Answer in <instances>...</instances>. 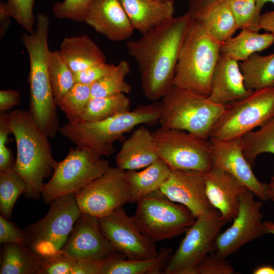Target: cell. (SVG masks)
Masks as SVG:
<instances>
[{
    "instance_id": "12",
    "label": "cell",
    "mask_w": 274,
    "mask_h": 274,
    "mask_svg": "<svg viewBox=\"0 0 274 274\" xmlns=\"http://www.w3.org/2000/svg\"><path fill=\"white\" fill-rule=\"evenodd\" d=\"M226 222L216 209L197 217L170 257L163 273L193 274L202 258L214 251L216 238Z\"/></svg>"
},
{
    "instance_id": "47",
    "label": "cell",
    "mask_w": 274,
    "mask_h": 274,
    "mask_svg": "<svg viewBox=\"0 0 274 274\" xmlns=\"http://www.w3.org/2000/svg\"><path fill=\"white\" fill-rule=\"evenodd\" d=\"M11 18L8 13L6 7L5 2H0V38L3 39L6 35L11 24Z\"/></svg>"
},
{
    "instance_id": "26",
    "label": "cell",
    "mask_w": 274,
    "mask_h": 274,
    "mask_svg": "<svg viewBox=\"0 0 274 274\" xmlns=\"http://www.w3.org/2000/svg\"><path fill=\"white\" fill-rule=\"evenodd\" d=\"M172 254L171 249L163 248L154 257L133 260L117 252L102 262L99 274H159Z\"/></svg>"
},
{
    "instance_id": "33",
    "label": "cell",
    "mask_w": 274,
    "mask_h": 274,
    "mask_svg": "<svg viewBox=\"0 0 274 274\" xmlns=\"http://www.w3.org/2000/svg\"><path fill=\"white\" fill-rule=\"evenodd\" d=\"M260 127L242 138L243 154L252 166L259 154H274V117Z\"/></svg>"
},
{
    "instance_id": "38",
    "label": "cell",
    "mask_w": 274,
    "mask_h": 274,
    "mask_svg": "<svg viewBox=\"0 0 274 274\" xmlns=\"http://www.w3.org/2000/svg\"><path fill=\"white\" fill-rule=\"evenodd\" d=\"M35 0H8L6 9L9 15L29 33L35 31L33 7Z\"/></svg>"
},
{
    "instance_id": "2",
    "label": "cell",
    "mask_w": 274,
    "mask_h": 274,
    "mask_svg": "<svg viewBox=\"0 0 274 274\" xmlns=\"http://www.w3.org/2000/svg\"><path fill=\"white\" fill-rule=\"evenodd\" d=\"M6 118L16 144L13 169L25 183V197L40 200L44 180L52 175L57 162L49 136L35 122L29 110H14L6 113Z\"/></svg>"
},
{
    "instance_id": "32",
    "label": "cell",
    "mask_w": 274,
    "mask_h": 274,
    "mask_svg": "<svg viewBox=\"0 0 274 274\" xmlns=\"http://www.w3.org/2000/svg\"><path fill=\"white\" fill-rule=\"evenodd\" d=\"M130 71L129 62L121 60L109 73L90 85L91 98L129 93L131 87L125 78Z\"/></svg>"
},
{
    "instance_id": "9",
    "label": "cell",
    "mask_w": 274,
    "mask_h": 274,
    "mask_svg": "<svg viewBox=\"0 0 274 274\" xmlns=\"http://www.w3.org/2000/svg\"><path fill=\"white\" fill-rule=\"evenodd\" d=\"M274 117V87L254 90L226 105L214 124L210 140L241 138Z\"/></svg>"
},
{
    "instance_id": "21",
    "label": "cell",
    "mask_w": 274,
    "mask_h": 274,
    "mask_svg": "<svg viewBox=\"0 0 274 274\" xmlns=\"http://www.w3.org/2000/svg\"><path fill=\"white\" fill-rule=\"evenodd\" d=\"M251 91L246 87L239 62L221 54L213 75L208 98L225 106L245 97Z\"/></svg>"
},
{
    "instance_id": "25",
    "label": "cell",
    "mask_w": 274,
    "mask_h": 274,
    "mask_svg": "<svg viewBox=\"0 0 274 274\" xmlns=\"http://www.w3.org/2000/svg\"><path fill=\"white\" fill-rule=\"evenodd\" d=\"M59 51L74 73L106 62L103 52L86 35L64 38Z\"/></svg>"
},
{
    "instance_id": "27",
    "label": "cell",
    "mask_w": 274,
    "mask_h": 274,
    "mask_svg": "<svg viewBox=\"0 0 274 274\" xmlns=\"http://www.w3.org/2000/svg\"><path fill=\"white\" fill-rule=\"evenodd\" d=\"M171 170L160 158L142 170H125L129 202L136 203L143 197L160 190L168 179Z\"/></svg>"
},
{
    "instance_id": "15",
    "label": "cell",
    "mask_w": 274,
    "mask_h": 274,
    "mask_svg": "<svg viewBox=\"0 0 274 274\" xmlns=\"http://www.w3.org/2000/svg\"><path fill=\"white\" fill-rule=\"evenodd\" d=\"M99 219L102 230L111 244L127 259H148L158 255L156 242L141 232L123 207Z\"/></svg>"
},
{
    "instance_id": "44",
    "label": "cell",
    "mask_w": 274,
    "mask_h": 274,
    "mask_svg": "<svg viewBox=\"0 0 274 274\" xmlns=\"http://www.w3.org/2000/svg\"><path fill=\"white\" fill-rule=\"evenodd\" d=\"M115 66L114 64L105 62L96 64L83 71L74 73L75 83L90 86L109 73Z\"/></svg>"
},
{
    "instance_id": "29",
    "label": "cell",
    "mask_w": 274,
    "mask_h": 274,
    "mask_svg": "<svg viewBox=\"0 0 274 274\" xmlns=\"http://www.w3.org/2000/svg\"><path fill=\"white\" fill-rule=\"evenodd\" d=\"M43 260L25 245L4 244L1 274H41Z\"/></svg>"
},
{
    "instance_id": "10",
    "label": "cell",
    "mask_w": 274,
    "mask_h": 274,
    "mask_svg": "<svg viewBox=\"0 0 274 274\" xmlns=\"http://www.w3.org/2000/svg\"><path fill=\"white\" fill-rule=\"evenodd\" d=\"M108 160L94 157L84 148H71L66 157L57 161L50 180L43 184L42 196L45 203L75 195L109 167Z\"/></svg>"
},
{
    "instance_id": "13",
    "label": "cell",
    "mask_w": 274,
    "mask_h": 274,
    "mask_svg": "<svg viewBox=\"0 0 274 274\" xmlns=\"http://www.w3.org/2000/svg\"><path fill=\"white\" fill-rule=\"evenodd\" d=\"M82 213L100 218L130 201L125 171L110 167L75 194Z\"/></svg>"
},
{
    "instance_id": "43",
    "label": "cell",
    "mask_w": 274,
    "mask_h": 274,
    "mask_svg": "<svg viewBox=\"0 0 274 274\" xmlns=\"http://www.w3.org/2000/svg\"><path fill=\"white\" fill-rule=\"evenodd\" d=\"M0 243H15L26 245V235L23 229L10 220L0 216Z\"/></svg>"
},
{
    "instance_id": "42",
    "label": "cell",
    "mask_w": 274,
    "mask_h": 274,
    "mask_svg": "<svg viewBox=\"0 0 274 274\" xmlns=\"http://www.w3.org/2000/svg\"><path fill=\"white\" fill-rule=\"evenodd\" d=\"M76 261L59 253L43 260L41 274H72Z\"/></svg>"
},
{
    "instance_id": "35",
    "label": "cell",
    "mask_w": 274,
    "mask_h": 274,
    "mask_svg": "<svg viewBox=\"0 0 274 274\" xmlns=\"http://www.w3.org/2000/svg\"><path fill=\"white\" fill-rule=\"evenodd\" d=\"M26 184L13 169L0 170V212L8 220L11 218L18 198L24 194Z\"/></svg>"
},
{
    "instance_id": "19",
    "label": "cell",
    "mask_w": 274,
    "mask_h": 274,
    "mask_svg": "<svg viewBox=\"0 0 274 274\" xmlns=\"http://www.w3.org/2000/svg\"><path fill=\"white\" fill-rule=\"evenodd\" d=\"M206 192L211 205L227 222L237 215L239 198L248 188L235 177L220 168L213 167L203 173Z\"/></svg>"
},
{
    "instance_id": "8",
    "label": "cell",
    "mask_w": 274,
    "mask_h": 274,
    "mask_svg": "<svg viewBox=\"0 0 274 274\" xmlns=\"http://www.w3.org/2000/svg\"><path fill=\"white\" fill-rule=\"evenodd\" d=\"M132 218L142 233L156 242L185 233L196 218L187 207L158 190L136 202Z\"/></svg>"
},
{
    "instance_id": "53",
    "label": "cell",
    "mask_w": 274,
    "mask_h": 274,
    "mask_svg": "<svg viewBox=\"0 0 274 274\" xmlns=\"http://www.w3.org/2000/svg\"><path fill=\"white\" fill-rule=\"evenodd\" d=\"M160 1H168V0H160Z\"/></svg>"
},
{
    "instance_id": "1",
    "label": "cell",
    "mask_w": 274,
    "mask_h": 274,
    "mask_svg": "<svg viewBox=\"0 0 274 274\" xmlns=\"http://www.w3.org/2000/svg\"><path fill=\"white\" fill-rule=\"evenodd\" d=\"M187 11L151 28L136 40L126 43L138 63L143 92L157 100L172 87L180 49L192 20Z\"/></svg>"
},
{
    "instance_id": "39",
    "label": "cell",
    "mask_w": 274,
    "mask_h": 274,
    "mask_svg": "<svg viewBox=\"0 0 274 274\" xmlns=\"http://www.w3.org/2000/svg\"><path fill=\"white\" fill-rule=\"evenodd\" d=\"M233 14L238 27L255 30L256 0H223Z\"/></svg>"
},
{
    "instance_id": "23",
    "label": "cell",
    "mask_w": 274,
    "mask_h": 274,
    "mask_svg": "<svg viewBox=\"0 0 274 274\" xmlns=\"http://www.w3.org/2000/svg\"><path fill=\"white\" fill-rule=\"evenodd\" d=\"M134 28L142 35L174 17L173 0H119Z\"/></svg>"
},
{
    "instance_id": "36",
    "label": "cell",
    "mask_w": 274,
    "mask_h": 274,
    "mask_svg": "<svg viewBox=\"0 0 274 274\" xmlns=\"http://www.w3.org/2000/svg\"><path fill=\"white\" fill-rule=\"evenodd\" d=\"M90 99V86L76 83L58 107L63 112L68 122L75 123L81 120Z\"/></svg>"
},
{
    "instance_id": "14",
    "label": "cell",
    "mask_w": 274,
    "mask_h": 274,
    "mask_svg": "<svg viewBox=\"0 0 274 274\" xmlns=\"http://www.w3.org/2000/svg\"><path fill=\"white\" fill-rule=\"evenodd\" d=\"M254 193L247 189L241 195L237 215L232 225L220 232L215 242V253L227 258L244 245L266 233L261 200H256Z\"/></svg>"
},
{
    "instance_id": "45",
    "label": "cell",
    "mask_w": 274,
    "mask_h": 274,
    "mask_svg": "<svg viewBox=\"0 0 274 274\" xmlns=\"http://www.w3.org/2000/svg\"><path fill=\"white\" fill-rule=\"evenodd\" d=\"M20 102V93L14 89L0 91V112L6 113Z\"/></svg>"
},
{
    "instance_id": "20",
    "label": "cell",
    "mask_w": 274,
    "mask_h": 274,
    "mask_svg": "<svg viewBox=\"0 0 274 274\" xmlns=\"http://www.w3.org/2000/svg\"><path fill=\"white\" fill-rule=\"evenodd\" d=\"M84 22L113 41L129 39L134 30L119 0H93Z\"/></svg>"
},
{
    "instance_id": "52",
    "label": "cell",
    "mask_w": 274,
    "mask_h": 274,
    "mask_svg": "<svg viewBox=\"0 0 274 274\" xmlns=\"http://www.w3.org/2000/svg\"><path fill=\"white\" fill-rule=\"evenodd\" d=\"M264 225L266 233L274 235V222L271 220H266L264 222Z\"/></svg>"
},
{
    "instance_id": "48",
    "label": "cell",
    "mask_w": 274,
    "mask_h": 274,
    "mask_svg": "<svg viewBox=\"0 0 274 274\" xmlns=\"http://www.w3.org/2000/svg\"><path fill=\"white\" fill-rule=\"evenodd\" d=\"M217 0H189L188 11L193 15Z\"/></svg>"
},
{
    "instance_id": "24",
    "label": "cell",
    "mask_w": 274,
    "mask_h": 274,
    "mask_svg": "<svg viewBox=\"0 0 274 274\" xmlns=\"http://www.w3.org/2000/svg\"><path fill=\"white\" fill-rule=\"evenodd\" d=\"M191 16L221 45L239 29L233 14L223 0H217Z\"/></svg>"
},
{
    "instance_id": "51",
    "label": "cell",
    "mask_w": 274,
    "mask_h": 274,
    "mask_svg": "<svg viewBox=\"0 0 274 274\" xmlns=\"http://www.w3.org/2000/svg\"><path fill=\"white\" fill-rule=\"evenodd\" d=\"M267 192L269 199L274 202V176L271 177L267 184Z\"/></svg>"
},
{
    "instance_id": "28",
    "label": "cell",
    "mask_w": 274,
    "mask_h": 274,
    "mask_svg": "<svg viewBox=\"0 0 274 274\" xmlns=\"http://www.w3.org/2000/svg\"><path fill=\"white\" fill-rule=\"evenodd\" d=\"M273 43L274 35L272 33H260L258 31L244 28L237 36L221 45L220 52L242 62L252 55L269 48Z\"/></svg>"
},
{
    "instance_id": "30",
    "label": "cell",
    "mask_w": 274,
    "mask_h": 274,
    "mask_svg": "<svg viewBox=\"0 0 274 274\" xmlns=\"http://www.w3.org/2000/svg\"><path fill=\"white\" fill-rule=\"evenodd\" d=\"M239 65L248 89L274 87V53L263 56L255 53Z\"/></svg>"
},
{
    "instance_id": "31",
    "label": "cell",
    "mask_w": 274,
    "mask_h": 274,
    "mask_svg": "<svg viewBox=\"0 0 274 274\" xmlns=\"http://www.w3.org/2000/svg\"><path fill=\"white\" fill-rule=\"evenodd\" d=\"M130 105V99L124 93L92 98L80 120L97 121L104 120L129 111Z\"/></svg>"
},
{
    "instance_id": "41",
    "label": "cell",
    "mask_w": 274,
    "mask_h": 274,
    "mask_svg": "<svg viewBox=\"0 0 274 274\" xmlns=\"http://www.w3.org/2000/svg\"><path fill=\"white\" fill-rule=\"evenodd\" d=\"M6 113L0 114V170L13 169L15 161L7 146L8 135L12 132L8 124Z\"/></svg>"
},
{
    "instance_id": "3",
    "label": "cell",
    "mask_w": 274,
    "mask_h": 274,
    "mask_svg": "<svg viewBox=\"0 0 274 274\" xmlns=\"http://www.w3.org/2000/svg\"><path fill=\"white\" fill-rule=\"evenodd\" d=\"M159 102L155 101L99 121L68 122L59 131L77 147L100 159L113 154L115 142L123 139L124 134L139 125H155L159 123Z\"/></svg>"
},
{
    "instance_id": "50",
    "label": "cell",
    "mask_w": 274,
    "mask_h": 274,
    "mask_svg": "<svg viewBox=\"0 0 274 274\" xmlns=\"http://www.w3.org/2000/svg\"><path fill=\"white\" fill-rule=\"evenodd\" d=\"M253 274H274V267L269 265H263L256 267Z\"/></svg>"
},
{
    "instance_id": "6",
    "label": "cell",
    "mask_w": 274,
    "mask_h": 274,
    "mask_svg": "<svg viewBox=\"0 0 274 274\" xmlns=\"http://www.w3.org/2000/svg\"><path fill=\"white\" fill-rule=\"evenodd\" d=\"M159 105L160 127L183 130L206 139H209L212 128L225 107L207 96L173 86Z\"/></svg>"
},
{
    "instance_id": "16",
    "label": "cell",
    "mask_w": 274,
    "mask_h": 274,
    "mask_svg": "<svg viewBox=\"0 0 274 274\" xmlns=\"http://www.w3.org/2000/svg\"><path fill=\"white\" fill-rule=\"evenodd\" d=\"M116 252L105 235L99 219L82 212L60 253L77 261L103 262Z\"/></svg>"
},
{
    "instance_id": "4",
    "label": "cell",
    "mask_w": 274,
    "mask_h": 274,
    "mask_svg": "<svg viewBox=\"0 0 274 274\" xmlns=\"http://www.w3.org/2000/svg\"><path fill=\"white\" fill-rule=\"evenodd\" d=\"M36 20L34 32L21 37L30 63L29 111L38 126L49 137L53 138L60 127L48 70L49 19L48 15L39 13Z\"/></svg>"
},
{
    "instance_id": "34",
    "label": "cell",
    "mask_w": 274,
    "mask_h": 274,
    "mask_svg": "<svg viewBox=\"0 0 274 274\" xmlns=\"http://www.w3.org/2000/svg\"><path fill=\"white\" fill-rule=\"evenodd\" d=\"M48 70L54 98L58 106L76 83L74 73L63 59L59 50L50 51Z\"/></svg>"
},
{
    "instance_id": "49",
    "label": "cell",
    "mask_w": 274,
    "mask_h": 274,
    "mask_svg": "<svg viewBox=\"0 0 274 274\" xmlns=\"http://www.w3.org/2000/svg\"><path fill=\"white\" fill-rule=\"evenodd\" d=\"M271 3L274 5V0H256V11L254 19V28L256 31H259L258 20L261 15V10L266 3Z\"/></svg>"
},
{
    "instance_id": "18",
    "label": "cell",
    "mask_w": 274,
    "mask_h": 274,
    "mask_svg": "<svg viewBox=\"0 0 274 274\" xmlns=\"http://www.w3.org/2000/svg\"><path fill=\"white\" fill-rule=\"evenodd\" d=\"M160 190L172 201L187 207L196 218L215 209L206 194L203 173L172 169Z\"/></svg>"
},
{
    "instance_id": "5",
    "label": "cell",
    "mask_w": 274,
    "mask_h": 274,
    "mask_svg": "<svg viewBox=\"0 0 274 274\" xmlns=\"http://www.w3.org/2000/svg\"><path fill=\"white\" fill-rule=\"evenodd\" d=\"M220 46L192 18L180 49L173 86L208 97Z\"/></svg>"
},
{
    "instance_id": "11",
    "label": "cell",
    "mask_w": 274,
    "mask_h": 274,
    "mask_svg": "<svg viewBox=\"0 0 274 274\" xmlns=\"http://www.w3.org/2000/svg\"><path fill=\"white\" fill-rule=\"evenodd\" d=\"M152 132L159 158L171 169L204 173L212 167L209 139L183 130L161 127Z\"/></svg>"
},
{
    "instance_id": "46",
    "label": "cell",
    "mask_w": 274,
    "mask_h": 274,
    "mask_svg": "<svg viewBox=\"0 0 274 274\" xmlns=\"http://www.w3.org/2000/svg\"><path fill=\"white\" fill-rule=\"evenodd\" d=\"M258 27L259 30L263 29L274 35V10L260 15Z\"/></svg>"
},
{
    "instance_id": "37",
    "label": "cell",
    "mask_w": 274,
    "mask_h": 274,
    "mask_svg": "<svg viewBox=\"0 0 274 274\" xmlns=\"http://www.w3.org/2000/svg\"><path fill=\"white\" fill-rule=\"evenodd\" d=\"M93 0H63L53 5V15L60 19L84 22L85 18Z\"/></svg>"
},
{
    "instance_id": "17",
    "label": "cell",
    "mask_w": 274,
    "mask_h": 274,
    "mask_svg": "<svg viewBox=\"0 0 274 274\" xmlns=\"http://www.w3.org/2000/svg\"><path fill=\"white\" fill-rule=\"evenodd\" d=\"M242 138L225 140L209 139L213 166L228 173L255 196L266 201L269 199L267 184L259 181L254 174L252 166L243 154Z\"/></svg>"
},
{
    "instance_id": "22",
    "label": "cell",
    "mask_w": 274,
    "mask_h": 274,
    "mask_svg": "<svg viewBox=\"0 0 274 274\" xmlns=\"http://www.w3.org/2000/svg\"><path fill=\"white\" fill-rule=\"evenodd\" d=\"M159 158L152 132L141 125L124 141L115 161L117 167L123 170H137Z\"/></svg>"
},
{
    "instance_id": "40",
    "label": "cell",
    "mask_w": 274,
    "mask_h": 274,
    "mask_svg": "<svg viewBox=\"0 0 274 274\" xmlns=\"http://www.w3.org/2000/svg\"><path fill=\"white\" fill-rule=\"evenodd\" d=\"M226 259L216 253H209L197 265L193 274L234 273L233 267Z\"/></svg>"
},
{
    "instance_id": "7",
    "label": "cell",
    "mask_w": 274,
    "mask_h": 274,
    "mask_svg": "<svg viewBox=\"0 0 274 274\" xmlns=\"http://www.w3.org/2000/svg\"><path fill=\"white\" fill-rule=\"evenodd\" d=\"M81 213L74 194L52 201L44 218L23 229L26 246L43 261L58 255Z\"/></svg>"
}]
</instances>
